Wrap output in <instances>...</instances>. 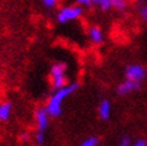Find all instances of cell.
<instances>
[{"mask_svg":"<svg viewBox=\"0 0 147 146\" xmlns=\"http://www.w3.org/2000/svg\"><path fill=\"white\" fill-rule=\"evenodd\" d=\"M89 37L94 45H99V43L103 42L104 35H103V31L98 26H91L89 29Z\"/></svg>","mask_w":147,"mask_h":146,"instance_id":"cell-9","label":"cell"},{"mask_svg":"<svg viewBox=\"0 0 147 146\" xmlns=\"http://www.w3.org/2000/svg\"><path fill=\"white\" fill-rule=\"evenodd\" d=\"M139 13H140L141 18H142L144 20H146V22H147V5L141 6L140 9H139Z\"/></svg>","mask_w":147,"mask_h":146,"instance_id":"cell-15","label":"cell"},{"mask_svg":"<svg viewBox=\"0 0 147 146\" xmlns=\"http://www.w3.org/2000/svg\"><path fill=\"white\" fill-rule=\"evenodd\" d=\"M126 6H127L126 0H114V3H113V7H115V9L119 10V11L124 10L126 9Z\"/></svg>","mask_w":147,"mask_h":146,"instance_id":"cell-13","label":"cell"},{"mask_svg":"<svg viewBox=\"0 0 147 146\" xmlns=\"http://www.w3.org/2000/svg\"><path fill=\"white\" fill-rule=\"evenodd\" d=\"M76 1L78 3L79 6H85V7H89L92 5V0H76Z\"/></svg>","mask_w":147,"mask_h":146,"instance_id":"cell-16","label":"cell"},{"mask_svg":"<svg viewBox=\"0 0 147 146\" xmlns=\"http://www.w3.org/2000/svg\"><path fill=\"white\" fill-rule=\"evenodd\" d=\"M134 146H147V144H146L144 140H138V141L134 144Z\"/></svg>","mask_w":147,"mask_h":146,"instance_id":"cell-18","label":"cell"},{"mask_svg":"<svg viewBox=\"0 0 147 146\" xmlns=\"http://www.w3.org/2000/svg\"><path fill=\"white\" fill-rule=\"evenodd\" d=\"M78 87H79L78 83H69L51 93V96L49 97L46 104V109L50 118H59L62 114V107L65 99L69 97L72 93H74L78 90Z\"/></svg>","mask_w":147,"mask_h":146,"instance_id":"cell-1","label":"cell"},{"mask_svg":"<svg viewBox=\"0 0 147 146\" xmlns=\"http://www.w3.org/2000/svg\"><path fill=\"white\" fill-rule=\"evenodd\" d=\"M50 116L47 112L46 107H41L35 112V122H36V132L46 133L49 127Z\"/></svg>","mask_w":147,"mask_h":146,"instance_id":"cell-4","label":"cell"},{"mask_svg":"<svg viewBox=\"0 0 147 146\" xmlns=\"http://www.w3.org/2000/svg\"><path fill=\"white\" fill-rule=\"evenodd\" d=\"M113 3H114V0H92V4L97 5L103 11H108L109 9H111Z\"/></svg>","mask_w":147,"mask_h":146,"instance_id":"cell-10","label":"cell"},{"mask_svg":"<svg viewBox=\"0 0 147 146\" xmlns=\"http://www.w3.org/2000/svg\"><path fill=\"white\" fill-rule=\"evenodd\" d=\"M83 7L79 5H69V6H63L56 13V19L60 24H66L73 22L83 16Z\"/></svg>","mask_w":147,"mask_h":146,"instance_id":"cell-3","label":"cell"},{"mask_svg":"<svg viewBox=\"0 0 147 146\" xmlns=\"http://www.w3.org/2000/svg\"><path fill=\"white\" fill-rule=\"evenodd\" d=\"M13 110V104L10 101H5L0 103V122L9 121Z\"/></svg>","mask_w":147,"mask_h":146,"instance_id":"cell-7","label":"cell"},{"mask_svg":"<svg viewBox=\"0 0 147 146\" xmlns=\"http://www.w3.org/2000/svg\"><path fill=\"white\" fill-rule=\"evenodd\" d=\"M34 139L37 144V146H45L47 141V135L46 133H41V132H36L34 135Z\"/></svg>","mask_w":147,"mask_h":146,"instance_id":"cell-12","label":"cell"},{"mask_svg":"<svg viewBox=\"0 0 147 146\" xmlns=\"http://www.w3.org/2000/svg\"><path fill=\"white\" fill-rule=\"evenodd\" d=\"M41 1L46 7H48V9H53V7H55L57 5V0H41Z\"/></svg>","mask_w":147,"mask_h":146,"instance_id":"cell-14","label":"cell"},{"mask_svg":"<svg viewBox=\"0 0 147 146\" xmlns=\"http://www.w3.org/2000/svg\"><path fill=\"white\" fill-rule=\"evenodd\" d=\"M66 70H67V67H66V64L63 62H56L51 66L49 76H50V82H51V86H53L54 91L67 85Z\"/></svg>","mask_w":147,"mask_h":146,"instance_id":"cell-2","label":"cell"},{"mask_svg":"<svg viewBox=\"0 0 147 146\" xmlns=\"http://www.w3.org/2000/svg\"><path fill=\"white\" fill-rule=\"evenodd\" d=\"M141 83H138V82H131V80L126 79L123 83H121L117 87V93L120 96H124V95H128L131 91H135L138 89H140Z\"/></svg>","mask_w":147,"mask_h":146,"instance_id":"cell-6","label":"cell"},{"mask_svg":"<svg viewBox=\"0 0 147 146\" xmlns=\"http://www.w3.org/2000/svg\"><path fill=\"white\" fill-rule=\"evenodd\" d=\"M110 114H111V104H110L109 99H103L99 105H98V115L102 120L107 121L110 118Z\"/></svg>","mask_w":147,"mask_h":146,"instance_id":"cell-8","label":"cell"},{"mask_svg":"<svg viewBox=\"0 0 147 146\" xmlns=\"http://www.w3.org/2000/svg\"><path fill=\"white\" fill-rule=\"evenodd\" d=\"M146 77V71L140 65H129L126 68V78L131 82L140 83Z\"/></svg>","mask_w":147,"mask_h":146,"instance_id":"cell-5","label":"cell"},{"mask_svg":"<svg viewBox=\"0 0 147 146\" xmlns=\"http://www.w3.org/2000/svg\"><path fill=\"white\" fill-rule=\"evenodd\" d=\"M23 146H31V145H23Z\"/></svg>","mask_w":147,"mask_h":146,"instance_id":"cell-19","label":"cell"},{"mask_svg":"<svg viewBox=\"0 0 147 146\" xmlns=\"http://www.w3.org/2000/svg\"><path fill=\"white\" fill-rule=\"evenodd\" d=\"M120 146H131V145H130V143H129V138L124 137L123 139L121 140V143H120Z\"/></svg>","mask_w":147,"mask_h":146,"instance_id":"cell-17","label":"cell"},{"mask_svg":"<svg viewBox=\"0 0 147 146\" xmlns=\"http://www.w3.org/2000/svg\"><path fill=\"white\" fill-rule=\"evenodd\" d=\"M98 145H99V139L97 137H89L79 144V146H98Z\"/></svg>","mask_w":147,"mask_h":146,"instance_id":"cell-11","label":"cell"}]
</instances>
